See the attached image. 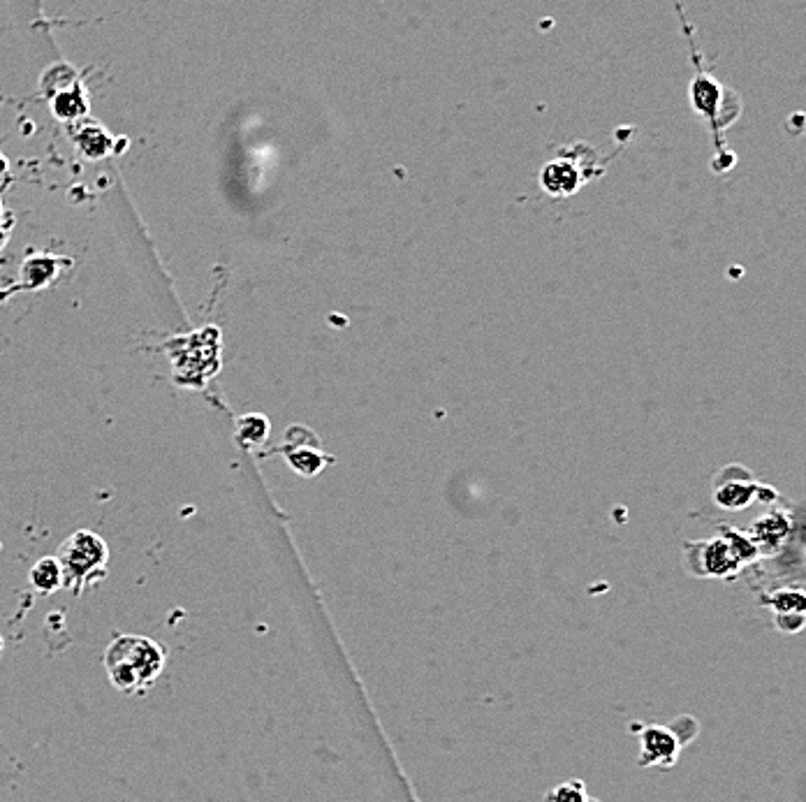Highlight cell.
Here are the masks:
<instances>
[{
  "label": "cell",
  "mask_w": 806,
  "mask_h": 802,
  "mask_svg": "<svg viewBox=\"0 0 806 802\" xmlns=\"http://www.w3.org/2000/svg\"><path fill=\"white\" fill-rule=\"evenodd\" d=\"M790 536V520L783 513H769L751 524L749 538L758 550L776 552Z\"/></svg>",
  "instance_id": "52a82bcc"
},
{
  "label": "cell",
  "mask_w": 806,
  "mask_h": 802,
  "mask_svg": "<svg viewBox=\"0 0 806 802\" xmlns=\"http://www.w3.org/2000/svg\"><path fill=\"white\" fill-rule=\"evenodd\" d=\"M758 490H760V485L751 483V476L746 473V476H742V478H732V480H725L723 485H716L714 497H716L718 506L737 510V508L751 506V503L758 499Z\"/></svg>",
  "instance_id": "ba28073f"
},
{
  "label": "cell",
  "mask_w": 806,
  "mask_h": 802,
  "mask_svg": "<svg viewBox=\"0 0 806 802\" xmlns=\"http://www.w3.org/2000/svg\"><path fill=\"white\" fill-rule=\"evenodd\" d=\"M72 84H77V75L68 63L51 65V70H47L45 77H42V91H45V96L49 100L54 98L56 93L70 89Z\"/></svg>",
  "instance_id": "4fadbf2b"
},
{
  "label": "cell",
  "mask_w": 806,
  "mask_h": 802,
  "mask_svg": "<svg viewBox=\"0 0 806 802\" xmlns=\"http://www.w3.org/2000/svg\"><path fill=\"white\" fill-rule=\"evenodd\" d=\"M75 142L79 151L89 160H100L112 151V137L107 135V130L98 121H84L77 130Z\"/></svg>",
  "instance_id": "9c48e42d"
},
{
  "label": "cell",
  "mask_w": 806,
  "mask_h": 802,
  "mask_svg": "<svg viewBox=\"0 0 806 802\" xmlns=\"http://www.w3.org/2000/svg\"><path fill=\"white\" fill-rule=\"evenodd\" d=\"M269 432V422L262 415H244L239 418V434L246 443H262Z\"/></svg>",
  "instance_id": "2e32d148"
},
{
  "label": "cell",
  "mask_w": 806,
  "mask_h": 802,
  "mask_svg": "<svg viewBox=\"0 0 806 802\" xmlns=\"http://www.w3.org/2000/svg\"><path fill=\"white\" fill-rule=\"evenodd\" d=\"M577 184V172L573 165L568 163H561V160H554V163H549L545 167V172H542V186L547 188L549 193L554 195H568L573 193Z\"/></svg>",
  "instance_id": "7c38bea8"
},
{
  "label": "cell",
  "mask_w": 806,
  "mask_h": 802,
  "mask_svg": "<svg viewBox=\"0 0 806 802\" xmlns=\"http://www.w3.org/2000/svg\"><path fill=\"white\" fill-rule=\"evenodd\" d=\"M691 98H693V105L698 112L705 116L714 123L716 128H725L730 126L732 121L737 119L739 114V98L732 93L730 89H725L718 82H714L712 77H705L700 75L698 79L693 82V89H691Z\"/></svg>",
  "instance_id": "277c9868"
},
{
  "label": "cell",
  "mask_w": 806,
  "mask_h": 802,
  "mask_svg": "<svg viewBox=\"0 0 806 802\" xmlns=\"http://www.w3.org/2000/svg\"><path fill=\"white\" fill-rule=\"evenodd\" d=\"M167 654L156 640L144 636H116L105 652L109 682L121 694L139 698L165 670Z\"/></svg>",
  "instance_id": "6da1fadb"
},
{
  "label": "cell",
  "mask_w": 806,
  "mask_h": 802,
  "mask_svg": "<svg viewBox=\"0 0 806 802\" xmlns=\"http://www.w3.org/2000/svg\"><path fill=\"white\" fill-rule=\"evenodd\" d=\"M767 605L774 612H800L806 615V592L802 589H779L772 596H767Z\"/></svg>",
  "instance_id": "5bb4252c"
},
{
  "label": "cell",
  "mask_w": 806,
  "mask_h": 802,
  "mask_svg": "<svg viewBox=\"0 0 806 802\" xmlns=\"http://www.w3.org/2000/svg\"><path fill=\"white\" fill-rule=\"evenodd\" d=\"M774 622L776 629L783 633H800L806 626V615H800V612H776Z\"/></svg>",
  "instance_id": "e0dca14e"
},
{
  "label": "cell",
  "mask_w": 806,
  "mask_h": 802,
  "mask_svg": "<svg viewBox=\"0 0 806 802\" xmlns=\"http://www.w3.org/2000/svg\"><path fill=\"white\" fill-rule=\"evenodd\" d=\"M698 548L700 550H691V557H698L693 566L700 568V575H709V578H730L760 552L749 536H739L735 529H725L721 538L698 543Z\"/></svg>",
  "instance_id": "3957f363"
},
{
  "label": "cell",
  "mask_w": 806,
  "mask_h": 802,
  "mask_svg": "<svg viewBox=\"0 0 806 802\" xmlns=\"http://www.w3.org/2000/svg\"><path fill=\"white\" fill-rule=\"evenodd\" d=\"M51 109L58 119L63 121H77L89 112V100H86V93L82 89V84H72L70 89H65L61 93H56L51 98Z\"/></svg>",
  "instance_id": "30bf717a"
},
{
  "label": "cell",
  "mask_w": 806,
  "mask_h": 802,
  "mask_svg": "<svg viewBox=\"0 0 806 802\" xmlns=\"http://www.w3.org/2000/svg\"><path fill=\"white\" fill-rule=\"evenodd\" d=\"M0 211H3V204H0Z\"/></svg>",
  "instance_id": "ffe728a7"
},
{
  "label": "cell",
  "mask_w": 806,
  "mask_h": 802,
  "mask_svg": "<svg viewBox=\"0 0 806 802\" xmlns=\"http://www.w3.org/2000/svg\"><path fill=\"white\" fill-rule=\"evenodd\" d=\"M68 267L70 260L65 258H54V255H31V258H26L24 267H21V281H19V288L21 290H40L49 286V283H54L58 279V274H61V267Z\"/></svg>",
  "instance_id": "8992f818"
},
{
  "label": "cell",
  "mask_w": 806,
  "mask_h": 802,
  "mask_svg": "<svg viewBox=\"0 0 806 802\" xmlns=\"http://www.w3.org/2000/svg\"><path fill=\"white\" fill-rule=\"evenodd\" d=\"M7 239H10V223L0 225V251H3V246L7 244Z\"/></svg>",
  "instance_id": "ac0fdd59"
},
{
  "label": "cell",
  "mask_w": 806,
  "mask_h": 802,
  "mask_svg": "<svg viewBox=\"0 0 806 802\" xmlns=\"http://www.w3.org/2000/svg\"><path fill=\"white\" fill-rule=\"evenodd\" d=\"M56 559L61 561L63 568V587L79 594L84 587H91L100 578H105L109 548L98 534L82 529L65 538Z\"/></svg>",
  "instance_id": "7a4b0ae2"
},
{
  "label": "cell",
  "mask_w": 806,
  "mask_h": 802,
  "mask_svg": "<svg viewBox=\"0 0 806 802\" xmlns=\"http://www.w3.org/2000/svg\"><path fill=\"white\" fill-rule=\"evenodd\" d=\"M547 802H598V800L589 798L586 786L580 779H568V782H563L556 786V789L549 791Z\"/></svg>",
  "instance_id": "9a60e30c"
},
{
  "label": "cell",
  "mask_w": 806,
  "mask_h": 802,
  "mask_svg": "<svg viewBox=\"0 0 806 802\" xmlns=\"http://www.w3.org/2000/svg\"><path fill=\"white\" fill-rule=\"evenodd\" d=\"M31 587L38 594H54L63 587V568L56 557H42L38 564L31 568Z\"/></svg>",
  "instance_id": "8fae6325"
},
{
  "label": "cell",
  "mask_w": 806,
  "mask_h": 802,
  "mask_svg": "<svg viewBox=\"0 0 806 802\" xmlns=\"http://www.w3.org/2000/svg\"><path fill=\"white\" fill-rule=\"evenodd\" d=\"M681 742L668 726H644L640 731L642 768H672L679 758Z\"/></svg>",
  "instance_id": "5b68a950"
},
{
  "label": "cell",
  "mask_w": 806,
  "mask_h": 802,
  "mask_svg": "<svg viewBox=\"0 0 806 802\" xmlns=\"http://www.w3.org/2000/svg\"><path fill=\"white\" fill-rule=\"evenodd\" d=\"M0 652H3V638H0Z\"/></svg>",
  "instance_id": "d6986e66"
}]
</instances>
